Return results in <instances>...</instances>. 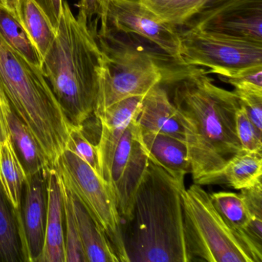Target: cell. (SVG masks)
Instances as JSON below:
<instances>
[{"instance_id": "obj_1", "label": "cell", "mask_w": 262, "mask_h": 262, "mask_svg": "<svg viewBox=\"0 0 262 262\" xmlns=\"http://www.w3.org/2000/svg\"><path fill=\"white\" fill-rule=\"evenodd\" d=\"M172 103L183 129L193 181L201 185L244 151L236 133L238 99L195 68L174 83Z\"/></svg>"}, {"instance_id": "obj_22", "label": "cell", "mask_w": 262, "mask_h": 262, "mask_svg": "<svg viewBox=\"0 0 262 262\" xmlns=\"http://www.w3.org/2000/svg\"><path fill=\"white\" fill-rule=\"evenodd\" d=\"M210 198L227 225L262 259L261 250L258 249L247 235V228L251 217L242 195L230 191H217L210 194Z\"/></svg>"}, {"instance_id": "obj_2", "label": "cell", "mask_w": 262, "mask_h": 262, "mask_svg": "<svg viewBox=\"0 0 262 262\" xmlns=\"http://www.w3.org/2000/svg\"><path fill=\"white\" fill-rule=\"evenodd\" d=\"M185 183L148 162L135 196L131 217L122 225L128 262H189L182 194Z\"/></svg>"}, {"instance_id": "obj_10", "label": "cell", "mask_w": 262, "mask_h": 262, "mask_svg": "<svg viewBox=\"0 0 262 262\" xmlns=\"http://www.w3.org/2000/svg\"><path fill=\"white\" fill-rule=\"evenodd\" d=\"M136 116L121 139L111 168L112 192L118 212L125 222L131 217L138 187L149 162L148 153L141 141Z\"/></svg>"}, {"instance_id": "obj_7", "label": "cell", "mask_w": 262, "mask_h": 262, "mask_svg": "<svg viewBox=\"0 0 262 262\" xmlns=\"http://www.w3.org/2000/svg\"><path fill=\"white\" fill-rule=\"evenodd\" d=\"M55 169L105 233L119 262H128L123 224L110 187L86 162L68 149L62 151Z\"/></svg>"}, {"instance_id": "obj_25", "label": "cell", "mask_w": 262, "mask_h": 262, "mask_svg": "<svg viewBox=\"0 0 262 262\" xmlns=\"http://www.w3.org/2000/svg\"><path fill=\"white\" fill-rule=\"evenodd\" d=\"M162 21L182 27L205 4L207 0H139Z\"/></svg>"}, {"instance_id": "obj_28", "label": "cell", "mask_w": 262, "mask_h": 262, "mask_svg": "<svg viewBox=\"0 0 262 262\" xmlns=\"http://www.w3.org/2000/svg\"><path fill=\"white\" fill-rule=\"evenodd\" d=\"M66 149L79 156L101 177L97 147L87 139L82 126L71 127Z\"/></svg>"}, {"instance_id": "obj_14", "label": "cell", "mask_w": 262, "mask_h": 262, "mask_svg": "<svg viewBox=\"0 0 262 262\" xmlns=\"http://www.w3.org/2000/svg\"><path fill=\"white\" fill-rule=\"evenodd\" d=\"M47 193L45 243L38 262H66L63 198L60 179L55 168L47 171Z\"/></svg>"}, {"instance_id": "obj_4", "label": "cell", "mask_w": 262, "mask_h": 262, "mask_svg": "<svg viewBox=\"0 0 262 262\" xmlns=\"http://www.w3.org/2000/svg\"><path fill=\"white\" fill-rule=\"evenodd\" d=\"M102 53L94 115L116 102L145 96L159 84H174L195 67L181 63L154 44L133 33L107 27L96 33Z\"/></svg>"}, {"instance_id": "obj_18", "label": "cell", "mask_w": 262, "mask_h": 262, "mask_svg": "<svg viewBox=\"0 0 262 262\" xmlns=\"http://www.w3.org/2000/svg\"><path fill=\"white\" fill-rule=\"evenodd\" d=\"M262 153L242 151L230 159L217 174L201 185L225 184L236 190L249 188L261 182Z\"/></svg>"}, {"instance_id": "obj_15", "label": "cell", "mask_w": 262, "mask_h": 262, "mask_svg": "<svg viewBox=\"0 0 262 262\" xmlns=\"http://www.w3.org/2000/svg\"><path fill=\"white\" fill-rule=\"evenodd\" d=\"M136 122L141 130L168 135L184 140L183 129L176 107L161 84L153 87L144 96Z\"/></svg>"}, {"instance_id": "obj_23", "label": "cell", "mask_w": 262, "mask_h": 262, "mask_svg": "<svg viewBox=\"0 0 262 262\" xmlns=\"http://www.w3.org/2000/svg\"><path fill=\"white\" fill-rule=\"evenodd\" d=\"M27 176L18 158L10 135L0 148V183L15 210L20 211Z\"/></svg>"}, {"instance_id": "obj_33", "label": "cell", "mask_w": 262, "mask_h": 262, "mask_svg": "<svg viewBox=\"0 0 262 262\" xmlns=\"http://www.w3.org/2000/svg\"><path fill=\"white\" fill-rule=\"evenodd\" d=\"M10 110V104L2 90H0V148L4 141L10 136L7 121V116Z\"/></svg>"}, {"instance_id": "obj_20", "label": "cell", "mask_w": 262, "mask_h": 262, "mask_svg": "<svg viewBox=\"0 0 262 262\" xmlns=\"http://www.w3.org/2000/svg\"><path fill=\"white\" fill-rule=\"evenodd\" d=\"M7 121L13 147L27 177L50 168L31 132L11 108L7 116Z\"/></svg>"}, {"instance_id": "obj_6", "label": "cell", "mask_w": 262, "mask_h": 262, "mask_svg": "<svg viewBox=\"0 0 262 262\" xmlns=\"http://www.w3.org/2000/svg\"><path fill=\"white\" fill-rule=\"evenodd\" d=\"M187 245L194 257L210 262H261L222 219L210 194L194 183L182 194Z\"/></svg>"}, {"instance_id": "obj_31", "label": "cell", "mask_w": 262, "mask_h": 262, "mask_svg": "<svg viewBox=\"0 0 262 262\" xmlns=\"http://www.w3.org/2000/svg\"><path fill=\"white\" fill-rule=\"evenodd\" d=\"M233 92L247 116L262 132V91L234 89Z\"/></svg>"}, {"instance_id": "obj_8", "label": "cell", "mask_w": 262, "mask_h": 262, "mask_svg": "<svg viewBox=\"0 0 262 262\" xmlns=\"http://www.w3.org/2000/svg\"><path fill=\"white\" fill-rule=\"evenodd\" d=\"M178 32L185 63L206 67L209 70L207 73L234 77L251 69L262 67L260 44L194 29H178Z\"/></svg>"}, {"instance_id": "obj_11", "label": "cell", "mask_w": 262, "mask_h": 262, "mask_svg": "<svg viewBox=\"0 0 262 262\" xmlns=\"http://www.w3.org/2000/svg\"><path fill=\"white\" fill-rule=\"evenodd\" d=\"M107 27L143 38L174 60L186 64L181 53L178 29L162 21L139 1L110 0Z\"/></svg>"}, {"instance_id": "obj_27", "label": "cell", "mask_w": 262, "mask_h": 262, "mask_svg": "<svg viewBox=\"0 0 262 262\" xmlns=\"http://www.w3.org/2000/svg\"><path fill=\"white\" fill-rule=\"evenodd\" d=\"M262 182L249 188L240 190L251 220L247 228V235L260 250H262Z\"/></svg>"}, {"instance_id": "obj_24", "label": "cell", "mask_w": 262, "mask_h": 262, "mask_svg": "<svg viewBox=\"0 0 262 262\" xmlns=\"http://www.w3.org/2000/svg\"><path fill=\"white\" fill-rule=\"evenodd\" d=\"M0 36L29 62L41 68L42 59L21 23L11 12L0 7Z\"/></svg>"}, {"instance_id": "obj_32", "label": "cell", "mask_w": 262, "mask_h": 262, "mask_svg": "<svg viewBox=\"0 0 262 262\" xmlns=\"http://www.w3.org/2000/svg\"><path fill=\"white\" fill-rule=\"evenodd\" d=\"M224 82L238 90L262 91V67H256L234 77H222Z\"/></svg>"}, {"instance_id": "obj_17", "label": "cell", "mask_w": 262, "mask_h": 262, "mask_svg": "<svg viewBox=\"0 0 262 262\" xmlns=\"http://www.w3.org/2000/svg\"><path fill=\"white\" fill-rule=\"evenodd\" d=\"M70 192L86 262H119L105 233L99 228L82 202L71 191Z\"/></svg>"}, {"instance_id": "obj_34", "label": "cell", "mask_w": 262, "mask_h": 262, "mask_svg": "<svg viewBox=\"0 0 262 262\" xmlns=\"http://www.w3.org/2000/svg\"><path fill=\"white\" fill-rule=\"evenodd\" d=\"M19 0H0V7L7 9L16 16L18 4Z\"/></svg>"}, {"instance_id": "obj_9", "label": "cell", "mask_w": 262, "mask_h": 262, "mask_svg": "<svg viewBox=\"0 0 262 262\" xmlns=\"http://www.w3.org/2000/svg\"><path fill=\"white\" fill-rule=\"evenodd\" d=\"M182 28L262 45V0H207Z\"/></svg>"}, {"instance_id": "obj_16", "label": "cell", "mask_w": 262, "mask_h": 262, "mask_svg": "<svg viewBox=\"0 0 262 262\" xmlns=\"http://www.w3.org/2000/svg\"><path fill=\"white\" fill-rule=\"evenodd\" d=\"M140 137L149 160L163 168L178 182H184L185 176L191 171L185 141L141 129Z\"/></svg>"}, {"instance_id": "obj_35", "label": "cell", "mask_w": 262, "mask_h": 262, "mask_svg": "<svg viewBox=\"0 0 262 262\" xmlns=\"http://www.w3.org/2000/svg\"><path fill=\"white\" fill-rule=\"evenodd\" d=\"M130 1H139V0H130Z\"/></svg>"}, {"instance_id": "obj_13", "label": "cell", "mask_w": 262, "mask_h": 262, "mask_svg": "<svg viewBox=\"0 0 262 262\" xmlns=\"http://www.w3.org/2000/svg\"><path fill=\"white\" fill-rule=\"evenodd\" d=\"M143 98L135 96L124 99L96 116L102 126L100 139L96 145L101 177L110 188L111 168L116 149L128 124L139 113Z\"/></svg>"}, {"instance_id": "obj_30", "label": "cell", "mask_w": 262, "mask_h": 262, "mask_svg": "<svg viewBox=\"0 0 262 262\" xmlns=\"http://www.w3.org/2000/svg\"><path fill=\"white\" fill-rule=\"evenodd\" d=\"M110 0H81L79 3V16H83L88 24V27L96 33H102L106 30L107 13Z\"/></svg>"}, {"instance_id": "obj_12", "label": "cell", "mask_w": 262, "mask_h": 262, "mask_svg": "<svg viewBox=\"0 0 262 262\" xmlns=\"http://www.w3.org/2000/svg\"><path fill=\"white\" fill-rule=\"evenodd\" d=\"M27 177L23 191L19 221L27 262H38L45 243L47 223V171Z\"/></svg>"}, {"instance_id": "obj_26", "label": "cell", "mask_w": 262, "mask_h": 262, "mask_svg": "<svg viewBox=\"0 0 262 262\" xmlns=\"http://www.w3.org/2000/svg\"><path fill=\"white\" fill-rule=\"evenodd\" d=\"M59 179L63 198L66 262H86L73 211L71 192L60 177Z\"/></svg>"}, {"instance_id": "obj_5", "label": "cell", "mask_w": 262, "mask_h": 262, "mask_svg": "<svg viewBox=\"0 0 262 262\" xmlns=\"http://www.w3.org/2000/svg\"><path fill=\"white\" fill-rule=\"evenodd\" d=\"M0 90L36 139L50 168L66 149L70 124L41 68L0 36Z\"/></svg>"}, {"instance_id": "obj_21", "label": "cell", "mask_w": 262, "mask_h": 262, "mask_svg": "<svg viewBox=\"0 0 262 262\" xmlns=\"http://www.w3.org/2000/svg\"><path fill=\"white\" fill-rule=\"evenodd\" d=\"M16 17L42 59L56 37L50 19L35 0H19Z\"/></svg>"}, {"instance_id": "obj_3", "label": "cell", "mask_w": 262, "mask_h": 262, "mask_svg": "<svg viewBox=\"0 0 262 262\" xmlns=\"http://www.w3.org/2000/svg\"><path fill=\"white\" fill-rule=\"evenodd\" d=\"M102 64L96 35L63 1L56 37L41 70L72 125L82 127L94 114Z\"/></svg>"}, {"instance_id": "obj_19", "label": "cell", "mask_w": 262, "mask_h": 262, "mask_svg": "<svg viewBox=\"0 0 262 262\" xmlns=\"http://www.w3.org/2000/svg\"><path fill=\"white\" fill-rule=\"evenodd\" d=\"M0 262H27L19 211H16L0 183Z\"/></svg>"}, {"instance_id": "obj_29", "label": "cell", "mask_w": 262, "mask_h": 262, "mask_svg": "<svg viewBox=\"0 0 262 262\" xmlns=\"http://www.w3.org/2000/svg\"><path fill=\"white\" fill-rule=\"evenodd\" d=\"M236 133L242 151L262 153V132L250 120L241 105L236 114Z\"/></svg>"}]
</instances>
